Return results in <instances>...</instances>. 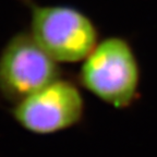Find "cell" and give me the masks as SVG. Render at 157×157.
I'll use <instances>...</instances> for the list:
<instances>
[{
  "instance_id": "6da1fadb",
  "label": "cell",
  "mask_w": 157,
  "mask_h": 157,
  "mask_svg": "<svg viewBox=\"0 0 157 157\" xmlns=\"http://www.w3.org/2000/svg\"><path fill=\"white\" fill-rule=\"evenodd\" d=\"M85 90L117 109L130 107L139 93L140 67L130 44L121 37L98 42L78 74Z\"/></svg>"
},
{
  "instance_id": "7a4b0ae2",
  "label": "cell",
  "mask_w": 157,
  "mask_h": 157,
  "mask_svg": "<svg viewBox=\"0 0 157 157\" xmlns=\"http://www.w3.org/2000/svg\"><path fill=\"white\" fill-rule=\"evenodd\" d=\"M29 32L58 63L82 62L98 44L93 21L69 6L33 5Z\"/></svg>"
},
{
  "instance_id": "3957f363",
  "label": "cell",
  "mask_w": 157,
  "mask_h": 157,
  "mask_svg": "<svg viewBox=\"0 0 157 157\" xmlns=\"http://www.w3.org/2000/svg\"><path fill=\"white\" fill-rule=\"evenodd\" d=\"M60 78L59 63L29 31L14 34L0 52V95L12 105Z\"/></svg>"
},
{
  "instance_id": "277c9868",
  "label": "cell",
  "mask_w": 157,
  "mask_h": 157,
  "mask_svg": "<svg viewBox=\"0 0 157 157\" xmlns=\"http://www.w3.org/2000/svg\"><path fill=\"white\" fill-rule=\"evenodd\" d=\"M83 115L81 91L74 83L62 78L14 104L12 108L15 122L38 135L68 130L78 124Z\"/></svg>"
}]
</instances>
